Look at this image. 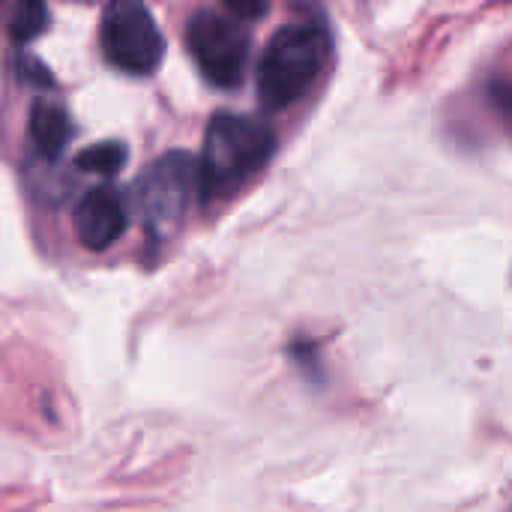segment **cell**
Segmentation results:
<instances>
[{"label":"cell","mask_w":512,"mask_h":512,"mask_svg":"<svg viewBox=\"0 0 512 512\" xmlns=\"http://www.w3.org/2000/svg\"><path fill=\"white\" fill-rule=\"evenodd\" d=\"M273 153L276 132L270 123L246 114H216L207 126L198 159V189L204 201L237 192L270 162Z\"/></svg>","instance_id":"obj_1"},{"label":"cell","mask_w":512,"mask_h":512,"mask_svg":"<svg viewBox=\"0 0 512 512\" xmlns=\"http://www.w3.org/2000/svg\"><path fill=\"white\" fill-rule=\"evenodd\" d=\"M330 60V33L318 21L279 27L258 60V96L267 108L297 105L321 78Z\"/></svg>","instance_id":"obj_2"},{"label":"cell","mask_w":512,"mask_h":512,"mask_svg":"<svg viewBox=\"0 0 512 512\" xmlns=\"http://www.w3.org/2000/svg\"><path fill=\"white\" fill-rule=\"evenodd\" d=\"M186 45L201 75L216 87H237L246 75L249 33L246 21L228 12L201 9L186 27Z\"/></svg>","instance_id":"obj_3"},{"label":"cell","mask_w":512,"mask_h":512,"mask_svg":"<svg viewBox=\"0 0 512 512\" xmlns=\"http://www.w3.org/2000/svg\"><path fill=\"white\" fill-rule=\"evenodd\" d=\"M102 54L111 66L126 75H150L162 63L165 39L153 12L141 3H111L99 27Z\"/></svg>","instance_id":"obj_4"},{"label":"cell","mask_w":512,"mask_h":512,"mask_svg":"<svg viewBox=\"0 0 512 512\" xmlns=\"http://www.w3.org/2000/svg\"><path fill=\"white\" fill-rule=\"evenodd\" d=\"M198 165L189 153H165L159 156L138 180V204L144 222L153 234L168 231L183 210L189 207L192 186L198 180Z\"/></svg>","instance_id":"obj_5"},{"label":"cell","mask_w":512,"mask_h":512,"mask_svg":"<svg viewBox=\"0 0 512 512\" xmlns=\"http://www.w3.org/2000/svg\"><path fill=\"white\" fill-rule=\"evenodd\" d=\"M126 225H129L126 204L108 186L90 189L75 207V237L81 246H87L93 252L111 249L123 237Z\"/></svg>","instance_id":"obj_6"},{"label":"cell","mask_w":512,"mask_h":512,"mask_svg":"<svg viewBox=\"0 0 512 512\" xmlns=\"http://www.w3.org/2000/svg\"><path fill=\"white\" fill-rule=\"evenodd\" d=\"M27 132H30V141L33 147L54 159L63 153L69 135H72V123H69V114L66 108L54 105V102H36L33 111H30V123H27Z\"/></svg>","instance_id":"obj_7"},{"label":"cell","mask_w":512,"mask_h":512,"mask_svg":"<svg viewBox=\"0 0 512 512\" xmlns=\"http://www.w3.org/2000/svg\"><path fill=\"white\" fill-rule=\"evenodd\" d=\"M78 168L81 171H96V174H114L126 162V147L120 141H105L96 147H87L78 153Z\"/></svg>","instance_id":"obj_8"},{"label":"cell","mask_w":512,"mask_h":512,"mask_svg":"<svg viewBox=\"0 0 512 512\" xmlns=\"http://www.w3.org/2000/svg\"><path fill=\"white\" fill-rule=\"evenodd\" d=\"M45 24H48V9L42 3H24L15 9L9 30H12L15 42H30L33 36H39L45 30Z\"/></svg>","instance_id":"obj_9"}]
</instances>
